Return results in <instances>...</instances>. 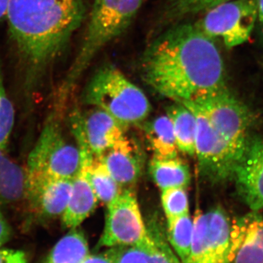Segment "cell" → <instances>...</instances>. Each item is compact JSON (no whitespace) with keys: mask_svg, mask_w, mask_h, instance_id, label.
<instances>
[{"mask_svg":"<svg viewBox=\"0 0 263 263\" xmlns=\"http://www.w3.org/2000/svg\"><path fill=\"white\" fill-rule=\"evenodd\" d=\"M72 182V179H46L25 187L24 200L33 217L40 221L62 217L70 201Z\"/></svg>","mask_w":263,"mask_h":263,"instance_id":"obj_12","label":"cell"},{"mask_svg":"<svg viewBox=\"0 0 263 263\" xmlns=\"http://www.w3.org/2000/svg\"><path fill=\"white\" fill-rule=\"evenodd\" d=\"M148 170L152 179L161 190L174 187L186 188L191 180L189 165L179 157L157 158L153 157Z\"/></svg>","mask_w":263,"mask_h":263,"instance_id":"obj_19","label":"cell"},{"mask_svg":"<svg viewBox=\"0 0 263 263\" xmlns=\"http://www.w3.org/2000/svg\"><path fill=\"white\" fill-rule=\"evenodd\" d=\"M82 101L110 114L125 127L144 122L152 110L144 92L112 64L95 72L84 88Z\"/></svg>","mask_w":263,"mask_h":263,"instance_id":"obj_4","label":"cell"},{"mask_svg":"<svg viewBox=\"0 0 263 263\" xmlns=\"http://www.w3.org/2000/svg\"><path fill=\"white\" fill-rule=\"evenodd\" d=\"M10 0H0V24L6 20Z\"/></svg>","mask_w":263,"mask_h":263,"instance_id":"obj_31","label":"cell"},{"mask_svg":"<svg viewBox=\"0 0 263 263\" xmlns=\"http://www.w3.org/2000/svg\"><path fill=\"white\" fill-rule=\"evenodd\" d=\"M233 263H263V216L259 212L232 221Z\"/></svg>","mask_w":263,"mask_h":263,"instance_id":"obj_14","label":"cell"},{"mask_svg":"<svg viewBox=\"0 0 263 263\" xmlns=\"http://www.w3.org/2000/svg\"><path fill=\"white\" fill-rule=\"evenodd\" d=\"M161 202L167 221L190 213L186 188L174 187L162 190Z\"/></svg>","mask_w":263,"mask_h":263,"instance_id":"obj_27","label":"cell"},{"mask_svg":"<svg viewBox=\"0 0 263 263\" xmlns=\"http://www.w3.org/2000/svg\"><path fill=\"white\" fill-rule=\"evenodd\" d=\"M83 263H114V259L106 252L100 254H89Z\"/></svg>","mask_w":263,"mask_h":263,"instance_id":"obj_30","label":"cell"},{"mask_svg":"<svg viewBox=\"0 0 263 263\" xmlns=\"http://www.w3.org/2000/svg\"><path fill=\"white\" fill-rule=\"evenodd\" d=\"M153 241L148 245L122 246L105 250L114 263H181L157 224L149 228Z\"/></svg>","mask_w":263,"mask_h":263,"instance_id":"obj_15","label":"cell"},{"mask_svg":"<svg viewBox=\"0 0 263 263\" xmlns=\"http://www.w3.org/2000/svg\"><path fill=\"white\" fill-rule=\"evenodd\" d=\"M180 152L190 156L195 155L196 119L193 112L186 105L175 103L167 108Z\"/></svg>","mask_w":263,"mask_h":263,"instance_id":"obj_21","label":"cell"},{"mask_svg":"<svg viewBox=\"0 0 263 263\" xmlns=\"http://www.w3.org/2000/svg\"><path fill=\"white\" fill-rule=\"evenodd\" d=\"M14 122V108L7 95L0 59V150L3 152H5L8 149Z\"/></svg>","mask_w":263,"mask_h":263,"instance_id":"obj_26","label":"cell"},{"mask_svg":"<svg viewBox=\"0 0 263 263\" xmlns=\"http://www.w3.org/2000/svg\"><path fill=\"white\" fill-rule=\"evenodd\" d=\"M98 157L122 186L136 183L144 166V158L139 147L125 136Z\"/></svg>","mask_w":263,"mask_h":263,"instance_id":"obj_16","label":"cell"},{"mask_svg":"<svg viewBox=\"0 0 263 263\" xmlns=\"http://www.w3.org/2000/svg\"><path fill=\"white\" fill-rule=\"evenodd\" d=\"M226 1L228 0H167L161 18L164 23H176Z\"/></svg>","mask_w":263,"mask_h":263,"instance_id":"obj_25","label":"cell"},{"mask_svg":"<svg viewBox=\"0 0 263 263\" xmlns=\"http://www.w3.org/2000/svg\"><path fill=\"white\" fill-rule=\"evenodd\" d=\"M71 130L80 152V165L72 179L70 201L62 216L64 228H79L95 210L99 201L89 178L90 166L95 156L90 150L83 127V118L77 108L70 116Z\"/></svg>","mask_w":263,"mask_h":263,"instance_id":"obj_11","label":"cell"},{"mask_svg":"<svg viewBox=\"0 0 263 263\" xmlns=\"http://www.w3.org/2000/svg\"><path fill=\"white\" fill-rule=\"evenodd\" d=\"M146 0H95L82 42L57 98L67 100L76 83L103 48L129 28Z\"/></svg>","mask_w":263,"mask_h":263,"instance_id":"obj_3","label":"cell"},{"mask_svg":"<svg viewBox=\"0 0 263 263\" xmlns=\"http://www.w3.org/2000/svg\"><path fill=\"white\" fill-rule=\"evenodd\" d=\"M196 119L195 155L202 179L221 183L233 179L239 158L218 133L205 114L193 102H184Z\"/></svg>","mask_w":263,"mask_h":263,"instance_id":"obj_7","label":"cell"},{"mask_svg":"<svg viewBox=\"0 0 263 263\" xmlns=\"http://www.w3.org/2000/svg\"><path fill=\"white\" fill-rule=\"evenodd\" d=\"M84 232L71 228L52 249L45 263H83L89 254Z\"/></svg>","mask_w":263,"mask_h":263,"instance_id":"obj_22","label":"cell"},{"mask_svg":"<svg viewBox=\"0 0 263 263\" xmlns=\"http://www.w3.org/2000/svg\"><path fill=\"white\" fill-rule=\"evenodd\" d=\"M24 169L0 150V204L10 205L24 200Z\"/></svg>","mask_w":263,"mask_h":263,"instance_id":"obj_20","label":"cell"},{"mask_svg":"<svg viewBox=\"0 0 263 263\" xmlns=\"http://www.w3.org/2000/svg\"><path fill=\"white\" fill-rule=\"evenodd\" d=\"M85 15L84 0H10L8 37L27 108L47 83Z\"/></svg>","mask_w":263,"mask_h":263,"instance_id":"obj_1","label":"cell"},{"mask_svg":"<svg viewBox=\"0 0 263 263\" xmlns=\"http://www.w3.org/2000/svg\"><path fill=\"white\" fill-rule=\"evenodd\" d=\"M148 144L157 158H174L179 155V148L172 122L168 116H159L143 126Z\"/></svg>","mask_w":263,"mask_h":263,"instance_id":"obj_18","label":"cell"},{"mask_svg":"<svg viewBox=\"0 0 263 263\" xmlns=\"http://www.w3.org/2000/svg\"><path fill=\"white\" fill-rule=\"evenodd\" d=\"M139 66L145 83L175 103L193 101L227 86L220 52L195 24L164 31L148 45Z\"/></svg>","mask_w":263,"mask_h":263,"instance_id":"obj_2","label":"cell"},{"mask_svg":"<svg viewBox=\"0 0 263 263\" xmlns=\"http://www.w3.org/2000/svg\"><path fill=\"white\" fill-rule=\"evenodd\" d=\"M0 263H28V259L23 251L0 249Z\"/></svg>","mask_w":263,"mask_h":263,"instance_id":"obj_28","label":"cell"},{"mask_svg":"<svg viewBox=\"0 0 263 263\" xmlns=\"http://www.w3.org/2000/svg\"><path fill=\"white\" fill-rule=\"evenodd\" d=\"M232 221L220 207L203 213L197 209L187 263H233Z\"/></svg>","mask_w":263,"mask_h":263,"instance_id":"obj_10","label":"cell"},{"mask_svg":"<svg viewBox=\"0 0 263 263\" xmlns=\"http://www.w3.org/2000/svg\"><path fill=\"white\" fill-rule=\"evenodd\" d=\"M3 205L0 204V249L8 243L11 237V228L2 210Z\"/></svg>","mask_w":263,"mask_h":263,"instance_id":"obj_29","label":"cell"},{"mask_svg":"<svg viewBox=\"0 0 263 263\" xmlns=\"http://www.w3.org/2000/svg\"><path fill=\"white\" fill-rule=\"evenodd\" d=\"M242 200L254 212L263 210V138L250 139L234 173Z\"/></svg>","mask_w":263,"mask_h":263,"instance_id":"obj_13","label":"cell"},{"mask_svg":"<svg viewBox=\"0 0 263 263\" xmlns=\"http://www.w3.org/2000/svg\"><path fill=\"white\" fill-rule=\"evenodd\" d=\"M257 7V21L263 34V0H256Z\"/></svg>","mask_w":263,"mask_h":263,"instance_id":"obj_32","label":"cell"},{"mask_svg":"<svg viewBox=\"0 0 263 263\" xmlns=\"http://www.w3.org/2000/svg\"><path fill=\"white\" fill-rule=\"evenodd\" d=\"M153 241L145 224L136 193L129 189L122 191L107 205L105 226L97 247L148 245Z\"/></svg>","mask_w":263,"mask_h":263,"instance_id":"obj_8","label":"cell"},{"mask_svg":"<svg viewBox=\"0 0 263 263\" xmlns=\"http://www.w3.org/2000/svg\"><path fill=\"white\" fill-rule=\"evenodd\" d=\"M82 118L85 137L95 157L103 155L124 136L126 127L101 109L95 108Z\"/></svg>","mask_w":263,"mask_h":263,"instance_id":"obj_17","label":"cell"},{"mask_svg":"<svg viewBox=\"0 0 263 263\" xmlns=\"http://www.w3.org/2000/svg\"><path fill=\"white\" fill-rule=\"evenodd\" d=\"M62 105L55 103L29 153L24 169V188L46 179H72L79 171V147L69 143L62 132L60 114Z\"/></svg>","mask_w":263,"mask_h":263,"instance_id":"obj_5","label":"cell"},{"mask_svg":"<svg viewBox=\"0 0 263 263\" xmlns=\"http://www.w3.org/2000/svg\"><path fill=\"white\" fill-rule=\"evenodd\" d=\"M257 22L256 0H228L205 11L195 24L209 37L232 48L248 41Z\"/></svg>","mask_w":263,"mask_h":263,"instance_id":"obj_9","label":"cell"},{"mask_svg":"<svg viewBox=\"0 0 263 263\" xmlns=\"http://www.w3.org/2000/svg\"><path fill=\"white\" fill-rule=\"evenodd\" d=\"M239 160L250 141L252 116L248 108L228 89L221 88L193 100Z\"/></svg>","mask_w":263,"mask_h":263,"instance_id":"obj_6","label":"cell"},{"mask_svg":"<svg viewBox=\"0 0 263 263\" xmlns=\"http://www.w3.org/2000/svg\"><path fill=\"white\" fill-rule=\"evenodd\" d=\"M166 236L181 263H187L193 236V219L190 213L167 220Z\"/></svg>","mask_w":263,"mask_h":263,"instance_id":"obj_23","label":"cell"},{"mask_svg":"<svg viewBox=\"0 0 263 263\" xmlns=\"http://www.w3.org/2000/svg\"><path fill=\"white\" fill-rule=\"evenodd\" d=\"M89 178L98 200L106 205L122 193V186L114 179L98 157L95 156L90 166Z\"/></svg>","mask_w":263,"mask_h":263,"instance_id":"obj_24","label":"cell"}]
</instances>
